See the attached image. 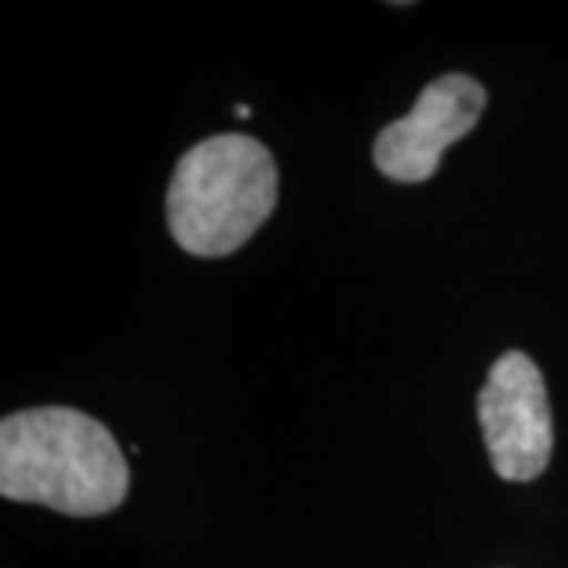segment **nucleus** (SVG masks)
<instances>
[{
	"label": "nucleus",
	"mask_w": 568,
	"mask_h": 568,
	"mask_svg": "<svg viewBox=\"0 0 568 568\" xmlns=\"http://www.w3.org/2000/svg\"><path fill=\"white\" fill-rule=\"evenodd\" d=\"M278 203V168L263 142L219 133L183 155L168 186V227L181 250L219 260L268 222Z\"/></svg>",
	"instance_id": "f03ea898"
},
{
	"label": "nucleus",
	"mask_w": 568,
	"mask_h": 568,
	"mask_svg": "<svg viewBox=\"0 0 568 568\" xmlns=\"http://www.w3.org/2000/svg\"><path fill=\"white\" fill-rule=\"evenodd\" d=\"M487 89L467 73H446L420 92L402 121L388 123L373 142V162L388 181L424 183L436 174L443 152L477 126Z\"/></svg>",
	"instance_id": "20e7f679"
},
{
	"label": "nucleus",
	"mask_w": 568,
	"mask_h": 568,
	"mask_svg": "<svg viewBox=\"0 0 568 568\" xmlns=\"http://www.w3.org/2000/svg\"><path fill=\"white\" fill-rule=\"evenodd\" d=\"M237 118H241V121L250 118V108H246V104H237Z\"/></svg>",
	"instance_id": "39448f33"
},
{
	"label": "nucleus",
	"mask_w": 568,
	"mask_h": 568,
	"mask_svg": "<svg viewBox=\"0 0 568 568\" xmlns=\"http://www.w3.org/2000/svg\"><path fill=\"white\" fill-rule=\"evenodd\" d=\"M130 493L114 433L73 407H29L0 420V496L70 518H99Z\"/></svg>",
	"instance_id": "f257e3e1"
},
{
	"label": "nucleus",
	"mask_w": 568,
	"mask_h": 568,
	"mask_svg": "<svg viewBox=\"0 0 568 568\" xmlns=\"http://www.w3.org/2000/svg\"><path fill=\"white\" fill-rule=\"evenodd\" d=\"M477 420L484 429L493 470L528 484L540 477L552 455V414L544 376L525 351H506L489 366L477 395Z\"/></svg>",
	"instance_id": "7ed1b4c3"
}]
</instances>
